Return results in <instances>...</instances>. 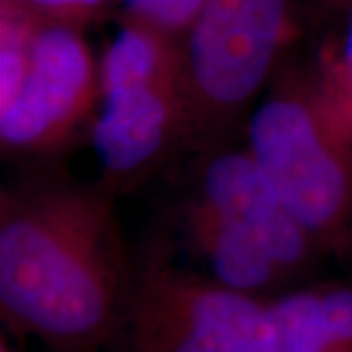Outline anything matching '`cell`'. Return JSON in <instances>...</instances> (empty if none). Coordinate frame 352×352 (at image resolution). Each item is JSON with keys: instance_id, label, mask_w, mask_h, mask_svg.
<instances>
[{"instance_id": "5b68a950", "label": "cell", "mask_w": 352, "mask_h": 352, "mask_svg": "<svg viewBox=\"0 0 352 352\" xmlns=\"http://www.w3.org/2000/svg\"><path fill=\"white\" fill-rule=\"evenodd\" d=\"M102 96L96 69L78 25L39 22L30 61L14 98L0 106L4 153H45L59 147Z\"/></svg>"}, {"instance_id": "8fae6325", "label": "cell", "mask_w": 352, "mask_h": 352, "mask_svg": "<svg viewBox=\"0 0 352 352\" xmlns=\"http://www.w3.org/2000/svg\"><path fill=\"white\" fill-rule=\"evenodd\" d=\"M0 352H12V346L8 344V340H6L4 335L0 337Z\"/></svg>"}, {"instance_id": "6da1fadb", "label": "cell", "mask_w": 352, "mask_h": 352, "mask_svg": "<svg viewBox=\"0 0 352 352\" xmlns=\"http://www.w3.org/2000/svg\"><path fill=\"white\" fill-rule=\"evenodd\" d=\"M131 284L113 204L100 190L2 194L0 311L14 335L51 352L112 351Z\"/></svg>"}, {"instance_id": "9c48e42d", "label": "cell", "mask_w": 352, "mask_h": 352, "mask_svg": "<svg viewBox=\"0 0 352 352\" xmlns=\"http://www.w3.org/2000/svg\"><path fill=\"white\" fill-rule=\"evenodd\" d=\"M129 18L151 25L166 36L180 38L206 0H122Z\"/></svg>"}, {"instance_id": "277c9868", "label": "cell", "mask_w": 352, "mask_h": 352, "mask_svg": "<svg viewBox=\"0 0 352 352\" xmlns=\"http://www.w3.org/2000/svg\"><path fill=\"white\" fill-rule=\"evenodd\" d=\"M288 0H206L182 34L186 131L226 124L268 78Z\"/></svg>"}, {"instance_id": "ba28073f", "label": "cell", "mask_w": 352, "mask_h": 352, "mask_svg": "<svg viewBox=\"0 0 352 352\" xmlns=\"http://www.w3.org/2000/svg\"><path fill=\"white\" fill-rule=\"evenodd\" d=\"M184 227L192 249L227 288L258 296L288 278L263 241L215 214L198 196L184 210Z\"/></svg>"}, {"instance_id": "7a4b0ae2", "label": "cell", "mask_w": 352, "mask_h": 352, "mask_svg": "<svg viewBox=\"0 0 352 352\" xmlns=\"http://www.w3.org/2000/svg\"><path fill=\"white\" fill-rule=\"evenodd\" d=\"M249 151L317 247L352 233V126L325 88L282 82L252 113Z\"/></svg>"}, {"instance_id": "52a82bcc", "label": "cell", "mask_w": 352, "mask_h": 352, "mask_svg": "<svg viewBox=\"0 0 352 352\" xmlns=\"http://www.w3.org/2000/svg\"><path fill=\"white\" fill-rule=\"evenodd\" d=\"M180 129H186L182 78L141 82L102 92L92 143L106 175L131 178L147 170Z\"/></svg>"}, {"instance_id": "7c38bea8", "label": "cell", "mask_w": 352, "mask_h": 352, "mask_svg": "<svg viewBox=\"0 0 352 352\" xmlns=\"http://www.w3.org/2000/svg\"><path fill=\"white\" fill-rule=\"evenodd\" d=\"M108 352H110V351H108Z\"/></svg>"}, {"instance_id": "8992f818", "label": "cell", "mask_w": 352, "mask_h": 352, "mask_svg": "<svg viewBox=\"0 0 352 352\" xmlns=\"http://www.w3.org/2000/svg\"><path fill=\"white\" fill-rule=\"evenodd\" d=\"M198 198L263 241L286 276L303 268L317 249L249 149L221 153L206 164Z\"/></svg>"}, {"instance_id": "30bf717a", "label": "cell", "mask_w": 352, "mask_h": 352, "mask_svg": "<svg viewBox=\"0 0 352 352\" xmlns=\"http://www.w3.org/2000/svg\"><path fill=\"white\" fill-rule=\"evenodd\" d=\"M43 22L80 25L100 10L108 0H10Z\"/></svg>"}, {"instance_id": "3957f363", "label": "cell", "mask_w": 352, "mask_h": 352, "mask_svg": "<svg viewBox=\"0 0 352 352\" xmlns=\"http://www.w3.org/2000/svg\"><path fill=\"white\" fill-rule=\"evenodd\" d=\"M110 352H278V335L270 302L153 263L133 278Z\"/></svg>"}]
</instances>
